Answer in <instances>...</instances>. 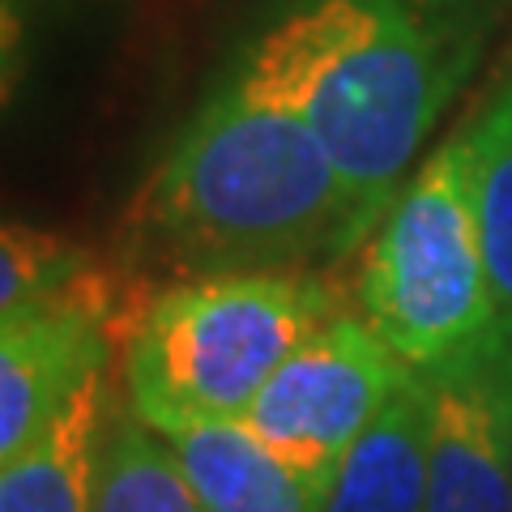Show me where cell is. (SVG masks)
Wrapping results in <instances>:
<instances>
[{
  "instance_id": "6da1fadb",
  "label": "cell",
  "mask_w": 512,
  "mask_h": 512,
  "mask_svg": "<svg viewBox=\"0 0 512 512\" xmlns=\"http://www.w3.org/2000/svg\"><path fill=\"white\" fill-rule=\"evenodd\" d=\"M137 278L320 274L367 244L342 171L265 22L180 128L124 227Z\"/></svg>"
},
{
  "instance_id": "7a4b0ae2",
  "label": "cell",
  "mask_w": 512,
  "mask_h": 512,
  "mask_svg": "<svg viewBox=\"0 0 512 512\" xmlns=\"http://www.w3.org/2000/svg\"><path fill=\"white\" fill-rule=\"evenodd\" d=\"M495 22L500 0H282L265 18L363 235L419 167Z\"/></svg>"
},
{
  "instance_id": "3957f363",
  "label": "cell",
  "mask_w": 512,
  "mask_h": 512,
  "mask_svg": "<svg viewBox=\"0 0 512 512\" xmlns=\"http://www.w3.org/2000/svg\"><path fill=\"white\" fill-rule=\"evenodd\" d=\"M342 312L320 274H227L158 286L128 316V410L154 431L244 423L286 355Z\"/></svg>"
},
{
  "instance_id": "277c9868",
  "label": "cell",
  "mask_w": 512,
  "mask_h": 512,
  "mask_svg": "<svg viewBox=\"0 0 512 512\" xmlns=\"http://www.w3.org/2000/svg\"><path fill=\"white\" fill-rule=\"evenodd\" d=\"M355 312L414 372L444 363L500 320L474 214L466 133L436 146L367 235Z\"/></svg>"
},
{
  "instance_id": "5b68a950",
  "label": "cell",
  "mask_w": 512,
  "mask_h": 512,
  "mask_svg": "<svg viewBox=\"0 0 512 512\" xmlns=\"http://www.w3.org/2000/svg\"><path fill=\"white\" fill-rule=\"evenodd\" d=\"M406 376L410 367L367 329V320L342 308L286 355L244 414V427L325 504L342 457Z\"/></svg>"
},
{
  "instance_id": "8992f818",
  "label": "cell",
  "mask_w": 512,
  "mask_h": 512,
  "mask_svg": "<svg viewBox=\"0 0 512 512\" xmlns=\"http://www.w3.org/2000/svg\"><path fill=\"white\" fill-rule=\"evenodd\" d=\"M427 384V512H512V312Z\"/></svg>"
},
{
  "instance_id": "52a82bcc",
  "label": "cell",
  "mask_w": 512,
  "mask_h": 512,
  "mask_svg": "<svg viewBox=\"0 0 512 512\" xmlns=\"http://www.w3.org/2000/svg\"><path fill=\"white\" fill-rule=\"evenodd\" d=\"M120 333V299L94 269L73 291L0 320V461L26 444L107 372L111 338Z\"/></svg>"
},
{
  "instance_id": "ba28073f",
  "label": "cell",
  "mask_w": 512,
  "mask_h": 512,
  "mask_svg": "<svg viewBox=\"0 0 512 512\" xmlns=\"http://www.w3.org/2000/svg\"><path fill=\"white\" fill-rule=\"evenodd\" d=\"M320 512H427V384L414 367L342 457Z\"/></svg>"
},
{
  "instance_id": "9c48e42d",
  "label": "cell",
  "mask_w": 512,
  "mask_h": 512,
  "mask_svg": "<svg viewBox=\"0 0 512 512\" xmlns=\"http://www.w3.org/2000/svg\"><path fill=\"white\" fill-rule=\"evenodd\" d=\"M107 419V372H99L39 431L35 444L0 461V512H94Z\"/></svg>"
},
{
  "instance_id": "30bf717a",
  "label": "cell",
  "mask_w": 512,
  "mask_h": 512,
  "mask_svg": "<svg viewBox=\"0 0 512 512\" xmlns=\"http://www.w3.org/2000/svg\"><path fill=\"white\" fill-rule=\"evenodd\" d=\"M167 440L210 512H320L316 491L244 423H201Z\"/></svg>"
},
{
  "instance_id": "8fae6325",
  "label": "cell",
  "mask_w": 512,
  "mask_h": 512,
  "mask_svg": "<svg viewBox=\"0 0 512 512\" xmlns=\"http://www.w3.org/2000/svg\"><path fill=\"white\" fill-rule=\"evenodd\" d=\"M94 512H210L175 457L171 440L133 410L111 414L99 448Z\"/></svg>"
},
{
  "instance_id": "7c38bea8",
  "label": "cell",
  "mask_w": 512,
  "mask_h": 512,
  "mask_svg": "<svg viewBox=\"0 0 512 512\" xmlns=\"http://www.w3.org/2000/svg\"><path fill=\"white\" fill-rule=\"evenodd\" d=\"M474 214L483 235L491 286L512 312V77L466 128Z\"/></svg>"
},
{
  "instance_id": "4fadbf2b",
  "label": "cell",
  "mask_w": 512,
  "mask_h": 512,
  "mask_svg": "<svg viewBox=\"0 0 512 512\" xmlns=\"http://www.w3.org/2000/svg\"><path fill=\"white\" fill-rule=\"evenodd\" d=\"M90 274L94 261L86 248L30 227V222H5V235H0V320L73 291Z\"/></svg>"
}]
</instances>
